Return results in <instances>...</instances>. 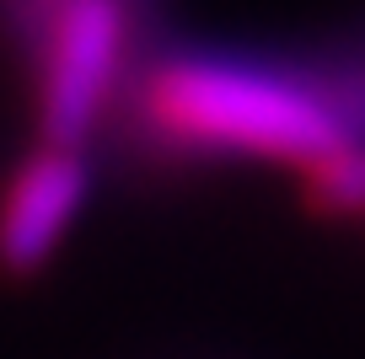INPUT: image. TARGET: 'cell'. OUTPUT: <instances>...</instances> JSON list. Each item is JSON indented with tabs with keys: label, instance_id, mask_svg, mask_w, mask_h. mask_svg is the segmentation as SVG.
<instances>
[{
	"label": "cell",
	"instance_id": "obj_2",
	"mask_svg": "<svg viewBox=\"0 0 365 359\" xmlns=\"http://www.w3.org/2000/svg\"><path fill=\"white\" fill-rule=\"evenodd\" d=\"M129 16L124 0H59L43 22V65H38V118L43 145L81 150L91 135L118 70H124Z\"/></svg>",
	"mask_w": 365,
	"mask_h": 359
},
{
	"label": "cell",
	"instance_id": "obj_4",
	"mask_svg": "<svg viewBox=\"0 0 365 359\" xmlns=\"http://www.w3.org/2000/svg\"><path fill=\"white\" fill-rule=\"evenodd\" d=\"M317 209H365V150H344V156L322 161L307 182Z\"/></svg>",
	"mask_w": 365,
	"mask_h": 359
},
{
	"label": "cell",
	"instance_id": "obj_1",
	"mask_svg": "<svg viewBox=\"0 0 365 359\" xmlns=\"http://www.w3.org/2000/svg\"><path fill=\"white\" fill-rule=\"evenodd\" d=\"M145 124L188 150H226L317 172L349 150V118L312 80L247 59L182 54L150 70Z\"/></svg>",
	"mask_w": 365,
	"mask_h": 359
},
{
	"label": "cell",
	"instance_id": "obj_3",
	"mask_svg": "<svg viewBox=\"0 0 365 359\" xmlns=\"http://www.w3.org/2000/svg\"><path fill=\"white\" fill-rule=\"evenodd\" d=\"M91 172L81 150L43 145L22 161L0 199V274H38L59 252L65 231L86 204Z\"/></svg>",
	"mask_w": 365,
	"mask_h": 359
}]
</instances>
